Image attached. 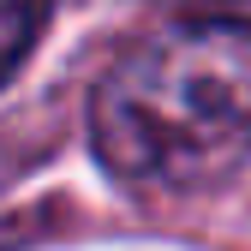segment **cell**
Masks as SVG:
<instances>
[{
    "instance_id": "obj_1",
    "label": "cell",
    "mask_w": 251,
    "mask_h": 251,
    "mask_svg": "<svg viewBox=\"0 0 251 251\" xmlns=\"http://www.w3.org/2000/svg\"><path fill=\"white\" fill-rule=\"evenodd\" d=\"M96 162L132 192L179 198L251 155V18H168L126 48L90 102Z\"/></svg>"
},
{
    "instance_id": "obj_2",
    "label": "cell",
    "mask_w": 251,
    "mask_h": 251,
    "mask_svg": "<svg viewBox=\"0 0 251 251\" xmlns=\"http://www.w3.org/2000/svg\"><path fill=\"white\" fill-rule=\"evenodd\" d=\"M54 18V0H0V84H6Z\"/></svg>"
}]
</instances>
